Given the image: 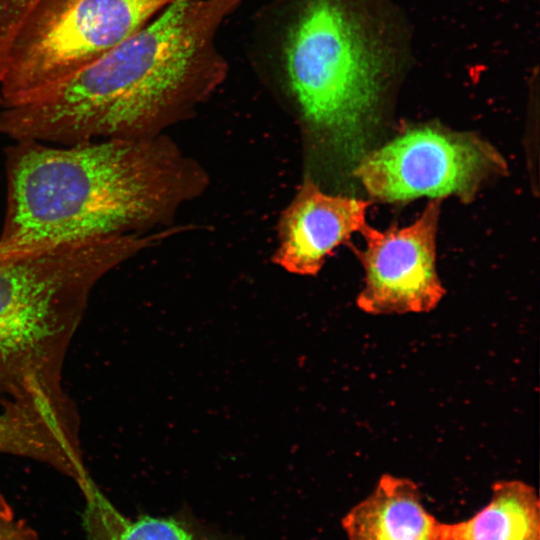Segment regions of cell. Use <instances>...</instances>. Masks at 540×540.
I'll use <instances>...</instances> for the list:
<instances>
[{
    "label": "cell",
    "instance_id": "6da1fadb",
    "mask_svg": "<svg viewBox=\"0 0 540 540\" xmlns=\"http://www.w3.org/2000/svg\"><path fill=\"white\" fill-rule=\"evenodd\" d=\"M409 43L390 0H269L259 9L250 63L295 118L306 177L352 176L371 151Z\"/></svg>",
    "mask_w": 540,
    "mask_h": 540
},
{
    "label": "cell",
    "instance_id": "7a4b0ae2",
    "mask_svg": "<svg viewBox=\"0 0 540 540\" xmlns=\"http://www.w3.org/2000/svg\"><path fill=\"white\" fill-rule=\"evenodd\" d=\"M246 0H180L102 57L4 111L17 141L139 139L191 117L224 83L220 28Z\"/></svg>",
    "mask_w": 540,
    "mask_h": 540
},
{
    "label": "cell",
    "instance_id": "3957f363",
    "mask_svg": "<svg viewBox=\"0 0 540 540\" xmlns=\"http://www.w3.org/2000/svg\"><path fill=\"white\" fill-rule=\"evenodd\" d=\"M0 258L168 225L207 188L202 165L164 134L6 150Z\"/></svg>",
    "mask_w": 540,
    "mask_h": 540
},
{
    "label": "cell",
    "instance_id": "277c9868",
    "mask_svg": "<svg viewBox=\"0 0 540 540\" xmlns=\"http://www.w3.org/2000/svg\"><path fill=\"white\" fill-rule=\"evenodd\" d=\"M131 233L0 258V403L59 436L79 437L63 365L94 286L150 248Z\"/></svg>",
    "mask_w": 540,
    "mask_h": 540
},
{
    "label": "cell",
    "instance_id": "5b68a950",
    "mask_svg": "<svg viewBox=\"0 0 540 540\" xmlns=\"http://www.w3.org/2000/svg\"><path fill=\"white\" fill-rule=\"evenodd\" d=\"M180 0H38L0 61V106L67 79Z\"/></svg>",
    "mask_w": 540,
    "mask_h": 540
},
{
    "label": "cell",
    "instance_id": "8992f818",
    "mask_svg": "<svg viewBox=\"0 0 540 540\" xmlns=\"http://www.w3.org/2000/svg\"><path fill=\"white\" fill-rule=\"evenodd\" d=\"M506 171L503 156L480 136L422 126L368 152L352 176L379 201L453 195L470 202L484 184Z\"/></svg>",
    "mask_w": 540,
    "mask_h": 540
},
{
    "label": "cell",
    "instance_id": "52a82bcc",
    "mask_svg": "<svg viewBox=\"0 0 540 540\" xmlns=\"http://www.w3.org/2000/svg\"><path fill=\"white\" fill-rule=\"evenodd\" d=\"M441 199L430 201L409 226L378 230L366 224L357 250L364 269L358 308L371 315L423 313L445 294L436 269V236Z\"/></svg>",
    "mask_w": 540,
    "mask_h": 540
},
{
    "label": "cell",
    "instance_id": "ba28073f",
    "mask_svg": "<svg viewBox=\"0 0 540 540\" xmlns=\"http://www.w3.org/2000/svg\"><path fill=\"white\" fill-rule=\"evenodd\" d=\"M369 205L327 193L305 176L278 219L272 262L291 274L316 276L334 250L367 224Z\"/></svg>",
    "mask_w": 540,
    "mask_h": 540
},
{
    "label": "cell",
    "instance_id": "9c48e42d",
    "mask_svg": "<svg viewBox=\"0 0 540 540\" xmlns=\"http://www.w3.org/2000/svg\"><path fill=\"white\" fill-rule=\"evenodd\" d=\"M348 540H442V526L411 479L383 474L341 520Z\"/></svg>",
    "mask_w": 540,
    "mask_h": 540
},
{
    "label": "cell",
    "instance_id": "30bf717a",
    "mask_svg": "<svg viewBox=\"0 0 540 540\" xmlns=\"http://www.w3.org/2000/svg\"><path fill=\"white\" fill-rule=\"evenodd\" d=\"M442 540H540V501L520 480L492 485L488 503L468 519L443 523Z\"/></svg>",
    "mask_w": 540,
    "mask_h": 540
},
{
    "label": "cell",
    "instance_id": "8fae6325",
    "mask_svg": "<svg viewBox=\"0 0 540 540\" xmlns=\"http://www.w3.org/2000/svg\"><path fill=\"white\" fill-rule=\"evenodd\" d=\"M83 529L85 540H204L180 520L150 516L131 520L102 493L85 502Z\"/></svg>",
    "mask_w": 540,
    "mask_h": 540
},
{
    "label": "cell",
    "instance_id": "7c38bea8",
    "mask_svg": "<svg viewBox=\"0 0 540 540\" xmlns=\"http://www.w3.org/2000/svg\"><path fill=\"white\" fill-rule=\"evenodd\" d=\"M38 0H0V61L13 35Z\"/></svg>",
    "mask_w": 540,
    "mask_h": 540
},
{
    "label": "cell",
    "instance_id": "4fadbf2b",
    "mask_svg": "<svg viewBox=\"0 0 540 540\" xmlns=\"http://www.w3.org/2000/svg\"><path fill=\"white\" fill-rule=\"evenodd\" d=\"M0 540H39L36 530L18 516L0 492Z\"/></svg>",
    "mask_w": 540,
    "mask_h": 540
}]
</instances>
